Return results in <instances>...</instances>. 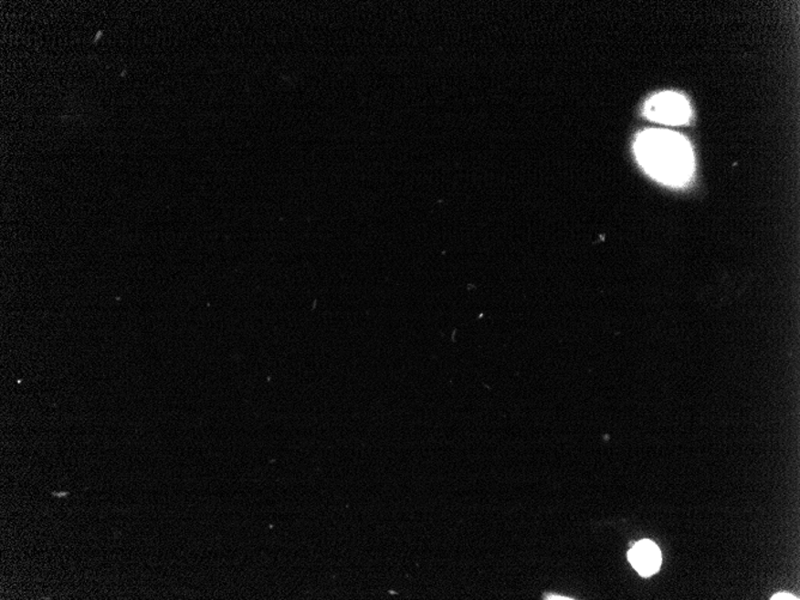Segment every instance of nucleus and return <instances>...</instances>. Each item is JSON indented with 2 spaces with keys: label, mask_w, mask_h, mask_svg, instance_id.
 <instances>
[{
  "label": "nucleus",
  "mask_w": 800,
  "mask_h": 600,
  "mask_svg": "<svg viewBox=\"0 0 800 600\" xmlns=\"http://www.w3.org/2000/svg\"><path fill=\"white\" fill-rule=\"evenodd\" d=\"M636 153L642 167L664 184L687 183L694 169L689 143L670 131H645L637 137Z\"/></svg>",
  "instance_id": "nucleus-1"
},
{
  "label": "nucleus",
  "mask_w": 800,
  "mask_h": 600,
  "mask_svg": "<svg viewBox=\"0 0 800 600\" xmlns=\"http://www.w3.org/2000/svg\"><path fill=\"white\" fill-rule=\"evenodd\" d=\"M628 559L638 574L648 578L659 571L661 565V553L659 548L651 541H641L633 546L628 553Z\"/></svg>",
  "instance_id": "nucleus-3"
},
{
  "label": "nucleus",
  "mask_w": 800,
  "mask_h": 600,
  "mask_svg": "<svg viewBox=\"0 0 800 600\" xmlns=\"http://www.w3.org/2000/svg\"><path fill=\"white\" fill-rule=\"evenodd\" d=\"M772 599L773 600H779V599H798V598H795L794 595L784 594V592H782V594L773 595Z\"/></svg>",
  "instance_id": "nucleus-4"
},
{
  "label": "nucleus",
  "mask_w": 800,
  "mask_h": 600,
  "mask_svg": "<svg viewBox=\"0 0 800 600\" xmlns=\"http://www.w3.org/2000/svg\"><path fill=\"white\" fill-rule=\"evenodd\" d=\"M645 115L661 124L682 125L689 121L690 107L683 96L675 92H661L646 103Z\"/></svg>",
  "instance_id": "nucleus-2"
}]
</instances>
